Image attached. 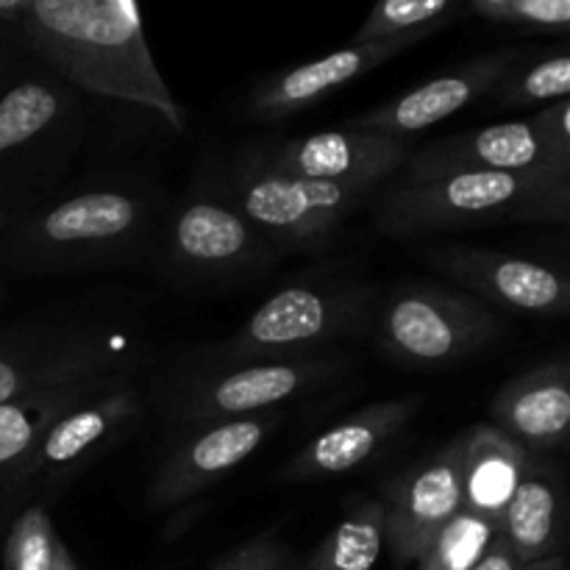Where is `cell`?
Here are the masks:
<instances>
[{
  "label": "cell",
  "instance_id": "26",
  "mask_svg": "<svg viewBox=\"0 0 570 570\" xmlns=\"http://www.w3.org/2000/svg\"><path fill=\"white\" fill-rule=\"evenodd\" d=\"M499 534V523L462 507L417 557V570H471Z\"/></svg>",
  "mask_w": 570,
  "mask_h": 570
},
{
  "label": "cell",
  "instance_id": "38",
  "mask_svg": "<svg viewBox=\"0 0 570 570\" xmlns=\"http://www.w3.org/2000/svg\"><path fill=\"white\" fill-rule=\"evenodd\" d=\"M3 226H6V217L0 215V232H3ZM0 298H3V284H0Z\"/></svg>",
  "mask_w": 570,
  "mask_h": 570
},
{
  "label": "cell",
  "instance_id": "8",
  "mask_svg": "<svg viewBox=\"0 0 570 570\" xmlns=\"http://www.w3.org/2000/svg\"><path fill=\"white\" fill-rule=\"evenodd\" d=\"M376 332L384 354L412 367H445L501 337V321L484 301L432 282L395 284L379 298Z\"/></svg>",
  "mask_w": 570,
  "mask_h": 570
},
{
  "label": "cell",
  "instance_id": "32",
  "mask_svg": "<svg viewBox=\"0 0 570 570\" xmlns=\"http://www.w3.org/2000/svg\"><path fill=\"white\" fill-rule=\"evenodd\" d=\"M26 42L20 37V28L17 26H6L0 22V72L11 65L20 53H26Z\"/></svg>",
  "mask_w": 570,
  "mask_h": 570
},
{
  "label": "cell",
  "instance_id": "14",
  "mask_svg": "<svg viewBox=\"0 0 570 570\" xmlns=\"http://www.w3.org/2000/svg\"><path fill=\"white\" fill-rule=\"evenodd\" d=\"M527 56L523 48H499L473 56L462 65L449 67L440 76L351 117L345 128L351 131L382 134V137L412 139L415 134L449 120L456 111L468 109L476 100L488 98L507 78V72Z\"/></svg>",
  "mask_w": 570,
  "mask_h": 570
},
{
  "label": "cell",
  "instance_id": "28",
  "mask_svg": "<svg viewBox=\"0 0 570 570\" xmlns=\"http://www.w3.org/2000/svg\"><path fill=\"white\" fill-rule=\"evenodd\" d=\"M59 543L48 507L31 501L22 507L6 529L3 570H50Z\"/></svg>",
  "mask_w": 570,
  "mask_h": 570
},
{
  "label": "cell",
  "instance_id": "13",
  "mask_svg": "<svg viewBox=\"0 0 570 570\" xmlns=\"http://www.w3.org/2000/svg\"><path fill=\"white\" fill-rule=\"evenodd\" d=\"M423 259L484 304L538 317H566L570 309L568 276L546 262L473 245H432Z\"/></svg>",
  "mask_w": 570,
  "mask_h": 570
},
{
  "label": "cell",
  "instance_id": "3",
  "mask_svg": "<svg viewBox=\"0 0 570 570\" xmlns=\"http://www.w3.org/2000/svg\"><path fill=\"white\" fill-rule=\"evenodd\" d=\"M373 223L387 237H429L512 223L570 220V170L440 176L395 173L373 193Z\"/></svg>",
  "mask_w": 570,
  "mask_h": 570
},
{
  "label": "cell",
  "instance_id": "19",
  "mask_svg": "<svg viewBox=\"0 0 570 570\" xmlns=\"http://www.w3.org/2000/svg\"><path fill=\"white\" fill-rule=\"evenodd\" d=\"M426 37H432V31H412L390 39H373V42H351L321 59L276 72L254 89L248 111L256 120H282V117L312 109L323 98L343 89L345 83L376 70L384 61L395 59Z\"/></svg>",
  "mask_w": 570,
  "mask_h": 570
},
{
  "label": "cell",
  "instance_id": "6",
  "mask_svg": "<svg viewBox=\"0 0 570 570\" xmlns=\"http://www.w3.org/2000/svg\"><path fill=\"white\" fill-rule=\"evenodd\" d=\"M282 256L226 189H215L167 204L154 265L184 284H239L271 271Z\"/></svg>",
  "mask_w": 570,
  "mask_h": 570
},
{
  "label": "cell",
  "instance_id": "15",
  "mask_svg": "<svg viewBox=\"0 0 570 570\" xmlns=\"http://www.w3.org/2000/svg\"><path fill=\"white\" fill-rule=\"evenodd\" d=\"M384 543L395 566L417 562L434 534L462 510V443L410 468L382 488Z\"/></svg>",
  "mask_w": 570,
  "mask_h": 570
},
{
  "label": "cell",
  "instance_id": "23",
  "mask_svg": "<svg viewBox=\"0 0 570 570\" xmlns=\"http://www.w3.org/2000/svg\"><path fill=\"white\" fill-rule=\"evenodd\" d=\"M462 443V507L499 523L527 473V449L482 423L460 438Z\"/></svg>",
  "mask_w": 570,
  "mask_h": 570
},
{
  "label": "cell",
  "instance_id": "11",
  "mask_svg": "<svg viewBox=\"0 0 570 570\" xmlns=\"http://www.w3.org/2000/svg\"><path fill=\"white\" fill-rule=\"evenodd\" d=\"M460 170H570V100L562 98L540 106L523 120L449 134L426 148L412 150L401 167L404 176H440Z\"/></svg>",
  "mask_w": 570,
  "mask_h": 570
},
{
  "label": "cell",
  "instance_id": "17",
  "mask_svg": "<svg viewBox=\"0 0 570 570\" xmlns=\"http://www.w3.org/2000/svg\"><path fill=\"white\" fill-rule=\"evenodd\" d=\"M412 150H415L412 139L334 128V131L287 139V142L276 145L273 150H262V154L271 165L289 173V176L379 189L395 173H401Z\"/></svg>",
  "mask_w": 570,
  "mask_h": 570
},
{
  "label": "cell",
  "instance_id": "37",
  "mask_svg": "<svg viewBox=\"0 0 570 570\" xmlns=\"http://www.w3.org/2000/svg\"><path fill=\"white\" fill-rule=\"evenodd\" d=\"M518 570H568L566 566V557H549V560H540V562H529V566H521Z\"/></svg>",
  "mask_w": 570,
  "mask_h": 570
},
{
  "label": "cell",
  "instance_id": "21",
  "mask_svg": "<svg viewBox=\"0 0 570 570\" xmlns=\"http://www.w3.org/2000/svg\"><path fill=\"white\" fill-rule=\"evenodd\" d=\"M493 423L529 454H546L568 443L570 432V367L566 360L546 362L521 373L495 393Z\"/></svg>",
  "mask_w": 570,
  "mask_h": 570
},
{
  "label": "cell",
  "instance_id": "10",
  "mask_svg": "<svg viewBox=\"0 0 570 570\" xmlns=\"http://www.w3.org/2000/svg\"><path fill=\"white\" fill-rule=\"evenodd\" d=\"M348 371L343 356H298V360L215 365V373L187 379L173 393L170 412L178 426H206L273 410L284 401L328 387Z\"/></svg>",
  "mask_w": 570,
  "mask_h": 570
},
{
  "label": "cell",
  "instance_id": "24",
  "mask_svg": "<svg viewBox=\"0 0 570 570\" xmlns=\"http://www.w3.org/2000/svg\"><path fill=\"white\" fill-rule=\"evenodd\" d=\"M384 549L382 501H362L315 546L301 570H373Z\"/></svg>",
  "mask_w": 570,
  "mask_h": 570
},
{
  "label": "cell",
  "instance_id": "12",
  "mask_svg": "<svg viewBox=\"0 0 570 570\" xmlns=\"http://www.w3.org/2000/svg\"><path fill=\"white\" fill-rule=\"evenodd\" d=\"M142 415V399L131 379L106 387L72 406L45 432L33 460V501L48 507L87 468L115 449Z\"/></svg>",
  "mask_w": 570,
  "mask_h": 570
},
{
  "label": "cell",
  "instance_id": "7",
  "mask_svg": "<svg viewBox=\"0 0 570 570\" xmlns=\"http://www.w3.org/2000/svg\"><path fill=\"white\" fill-rule=\"evenodd\" d=\"M223 189L282 254L326 248L376 193L354 184L289 176L271 165L262 150L239 156L223 176Z\"/></svg>",
  "mask_w": 570,
  "mask_h": 570
},
{
  "label": "cell",
  "instance_id": "29",
  "mask_svg": "<svg viewBox=\"0 0 570 570\" xmlns=\"http://www.w3.org/2000/svg\"><path fill=\"white\" fill-rule=\"evenodd\" d=\"M212 570H301V560L282 538L259 534L234 549Z\"/></svg>",
  "mask_w": 570,
  "mask_h": 570
},
{
  "label": "cell",
  "instance_id": "4",
  "mask_svg": "<svg viewBox=\"0 0 570 570\" xmlns=\"http://www.w3.org/2000/svg\"><path fill=\"white\" fill-rule=\"evenodd\" d=\"M83 137L87 95L31 50L0 72V215L6 223L70 181Z\"/></svg>",
  "mask_w": 570,
  "mask_h": 570
},
{
  "label": "cell",
  "instance_id": "34",
  "mask_svg": "<svg viewBox=\"0 0 570 570\" xmlns=\"http://www.w3.org/2000/svg\"><path fill=\"white\" fill-rule=\"evenodd\" d=\"M31 3L33 0H0V22H6V26H17Z\"/></svg>",
  "mask_w": 570,
  "mask_h": 570
},
{
  "label": "cell",
  "instance_id": "2",
  "mask_svg": "<svg viewBox=\"0 0 570 570\" xmlns=\"http://www.w3.org/2000/svg\"><path fill=\"white\" fill-rule=\"evenodd\" d=\"M17 28L26 48L83 95L137 104L184 128V109L156 67L142 22L104 0H33Z\"/></svg>",
  "mask_w": 570,
  "mask_h": 570
},
{
  "label": "cell",
  "instance_id": "16",
  "mask_svg": "<svg viewBox=\"0 0 570 570\" xmlns=\"http://www.w3.org/2000/svg\"><path fill=\"white\" fill-rule=\"evenodd\" d=\"M282 421L276 410L256 415L232 417V421L195 426L193 434L167 456L148 484V510L161 512L195 499L228 471L243 465L267 434Z\"/></svg>",
  "mask_w": 570,
  "mask_h": 570
},
{
  "label": "cell",
  "instance_id": "1",
  "mask_svg": "<svg viewBox=\"0 0 570 570\" xmlns=\"http://www.w3.org/2000/svg\"><path fill=\"white\" fill-rule=\"evenodd\" d=\"M167 204L159 184L137 173L67 181L6 223L0 267L22 276H67L154 262Z\"/></svg>",
  "mask_w": 570,
  "mask_h": 570
},
{
  "label": "cell",
  "instance_id": "5",
  "mask_svg": "<svg viewBox=\"0 0 570 570\" xmlns=\"http://www.w3.org/2000/svg\"><path fill=\"white\" fill-rule=\"evenodd\" d=\"M379 293L362 282L289 284L256 306L248 321L206 354L215 365L332 354L340 340L376 323Z\"/></svg>",
  "mask_w": 570,
  "mask_h": 570
},
{
  "label": "cell",
  "instance_id": "36",
  "mask_svg": "<svg viewBox=\"0 0 570 570\" xmlns=\"http://www.w3.org/2000/svg\"><path fill=\"white\" fill-rule=\"evenodd\" d=\"M106 6H111L115 11H120L122 17H128V20H139V9H137V0H104Z\"/></svg>",
  "mask_w": 570,
  "mask_h": 570
},
{
  "label": "cell",
  "instance_id": "22",
  "mask_svg": "<svg viewBox=\"0 0 570 570\" xmlns=\"http://www.w3.org/2000/svg\"><path fill=\"white\" fill-rule=\"evenodd\" d=\"M501 538L521 566L566 551V482L562 473L532 454L515 495L499 521Z\"/></svg>",
  "mask_w": 570,
  "mask_h": 570
},
{
  "label": "cell",
  "instance_id": "20",
  "mask_svg": "<svg viewBox=\"0 0 570 570\" xmlns=\"http://www.w3.org/2000/svg\"><path fill=\"white\" fill-rule=\"evenodd\" d=\"M421 410V399H387L351 412L332 429L312 438L287 468L282 471L284 482H309V479H332L356 471L367 460L387 449L406 423Z\"/></svg>",
  "mask_w": 570,
  "mask_h": 570
},
{
  "label": "cell",
  "instance_id": "30",
  "mask_svg": "<svg viewBox=\"0 0 570 570\" xmlns=\"http://www.w3.org/2000/svg\"><path fill=\"white\" fill-rule=\"evenodd\" d=\"M501 22L562 33L570 26V0H512Z\"/></svg>",
  "mask_w": 570,
  "mask_h": 570
},
{
  "label": "cell",
  "instance_id": "35",
  "mask_svg": "<svg viewBox=\"0 0 570 570\" xmlns=\"http://www.w3.org/2000/svg\"><path fill=\"white\" fill-rule=\"evenodd\" d=\"M50 570H81L76 566V560H72V554L67 551L65 540L59 538V543H56V551H53V566H50Z\"/></svg>",
  "mask_w": 570,
  "mask_h": 570
},
{
  "label": "cell",
  "instance_id": "31",
  "mask_svg": "<svg viewBox=\"0 0 570 570\" xmlns=\"http://www.w3.org/2000/svg\"><path fill=\"white\" fill-rule=\"evenodd\" d=\"M518 568H521V562L515 560V554H512V549L507 546V540L501 538L499 532L493 538V543H490V549L484 551L482 560H479L471 570H518Z\"/></svg>",
  "mask_w": 570,
  "mask_h": 570
},
{
  "label": "cell",
  "instance_id": "9",
  "mask_svg": "<svg viewBox=\"0 0 570 570\" xmlns=\"http://www.w3.org/2000/svg\"><path fill=\"white\" fill-rule=\"evenodd\" d=\"M137 356L126 334L95 323L0 334V404L92 379L131 376Z\"/></svg>",
  "mask_w": 570,
  "mask_h": 570
},
{
  "label": "cell",
  "instance_id": "18",
  "mask_svg": "<svg viewBox=\"0 0 570 570\" xmlns=\"http://www.w3.org/2000/svg\"><path fill=\"white\" fill-rule=\"evenodd\" d=\"M131 376L92 379L0 404V527L33 501V460L45 432L72 406Z\"/></svg>",
  "mask_w": 570,
  "mask_h": 570
},
{
  "label": "cell",
  "instance_id": "33",
  "mask_svg": "<svg viewBox=\"0 0 570 570\" xmlns=\"http://www.w3.org/2000/svg\"><path fill=\"white\" fill-rule=\"evenodd\" d=\"M512 0H471V9L476 11V14L488 17V20H495L501 22L504 20L507 9H510Z\"/></svg>",
  "mask_w": 570,
  "mask_h": 570
},
{
  "label": "cell",
  "instance_id": "25",
  "mask_svg": "<svg viewBox=\"0 0 570 570\" xmlns=\"http://www.w3.org/2000/svg\"><path fill=\"white\" fill-rule=\"evenodd\" d=\"M570 95V53L566 48L523 56L490 98L504 109H540Z\"/></svg>",
  "mask_w": 570,
  "mask_h": 570
},
{
  "label": "cell",
  "instance_id": "27",
  "mask_svg": "<svg viewBox=\"0 0 570 570\" xmlns=\"http://www.w3.org/2000/svg\"><path fill=\"white\" fill-rule=\"evenodd\" d=\"M462 0H376L351 42L401 37L412 31H440L460 11Z\"/></svg>",
  "mask_w": 570,
  "mask_h": 570
}]
</instances>
